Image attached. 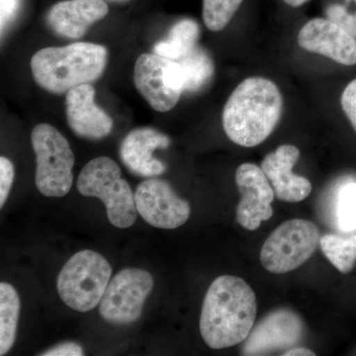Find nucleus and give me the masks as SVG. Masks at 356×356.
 I'll return each instance as SVG.
<instances>
[{"label":"nucleus","mask_w":356,"mask_h":356,"mask_svg":"<svg viewBox=\"0 0 356 356\" xmlns=\"http://www.w3.org/2000/svg\"><path fill=\"white\" fill-rule=\"evenodd\" d=\"M305 325L294 312L280 309L262 318L245 339L243 355H266L288 350L302 341Z\"/></svg>","instance_id":"nucleus-11"},{"label":"nucleus","mask_w":356,"mask_h":356,"mask_svg":"<svg viewBox=\"0 0 356 356\" xmlns=\"http://www.w3.org/2000/svg\"><path fill=\"white\" fill-rule=\"evenodd\" d=\"M104 1H111V2H126V1H129V0H104Z\"/></svg>","instance_id":"nucleus-31"},{"label":"nucleus","mask_w":356,"mask_h":356,"mask_svg":"<svg viewBox=\"0 0 356 356\" xmlns=\"http://www.w3.org/2000/svg\"><path fill=\"white\" fill-rule=\"evenodd\" d=\"M284 356H313L315 355V353L310 350H307V348H292L287 351H285V353H283Z\"/></svg>","instance_id":"nucleus-29"},{"label":"nucleus","mask_w":356,"mask_h":356,"mask_svg":"<svg viewBox=\"0 0 356 356\" xmlns=\"http://www.w3.org/2000/svg\"><path fill=\"white\" fill-rule=\"evenodd\" d=\"M168 58L156 54H143L136 60L134 83L140 95L159 112L175 108L181 93L177 92L166 79Z\"/></svg>","instance_id":"nucleus-15"},{"label":"nucleus","mask_w":356,"mask_h":356,"mask_svg":"<svg viewBox=\"0 0 356 356\" xmlns=\"http://www.w3.org/2000/svg\"><path fill=\"white\" fill-rule=\"evenodd\" d=\"M154 288L152 274L144 269L124 268L110 280L99 314L103 320L115 325H129L139 320L145 302Z\"/></svg>","instance_id":"nucleus-8"},{"label":"nucleus","mask_w":356,"mask_h":356,"mask_svg":"<svg viewBox=\"0 0 356 356\" xmlns=\"http://www.w3.org/2000/svg\"><path fill=\"white\" fill-rule=\"evenodd\" d=\"M184 77V92H196L204 88L214 74V63L209 54L196 47L181 60H177Z\"/></svg>","instance_id":"nucleus-20"},{"label":"nucleus","mask_w":356,"mask_h":356,"mask_svg":"<svg viewBox=\"0 0 356 356\" xmlns=\"http://www.w3.org/2000/svg\"><path fill=\"white\" fill-rule=\"evenodd\" d=\"M341 108L356 132V79L344 88L341 97Z\"/></svg>","instance_id":"nucleus-26"},{"label":"nucleus","mask_w":356,"mask_h":356,"mask_svg":"<svg viewBox=\"0 0 356 356\" xmlns=\"http://www.w3.org/2000/svg\"><path fill=\"white\" fill-rule=\"evenodd\" d=\"M257 297L242 278L222 275L213 281L204 298L200 334L213 350L243 343L254 327Z\"/></svg>","instance_id":"nucleus-1"},{"label":"nucleus","mask_w":356,"mask_h":356,"mask_svg":"<svg viewBox=\"0 0 356 356\" xmlns=\"http://www.w3.org/2000/svg\"><path fill=\"white\" fill-rule=\"evenodd\" d=\"M297 41L307 51L348 67L356 65V38L327 18L308 21L300 30Z\"/></svg>","instance_id":"nucleus-12"},{"label":"nucleus","mask_w":356,"mask_h":356,"mask_svg":"<svg viewBox=\"0 0 356 356\" xmlns=\"http://www.w3.org/2000/svg\"><path fill=\"white\" fill-rule=\"evenodd\" d=\"M20 309L15 288L7 282L0 283V355H6L15 343Z\"/></svg>","instance_id":"nucleus-19"},{"label":"nucleus","mask_w":356,"mask_h":356,"mask_svg":"<svg viewBox=\"0 0 356 356\" xmlns=\"http://www.w3.org/2000/svg\"><path fill=\"white\" fill-rule=\"evenodd\" d=\"M14 181L13 163L6 156L0 158V208L3 207Z\"/></svg>","instance_id":"nucleus-25"},{"label":"nucleus","mask_w":356,"mask_h":356,"mask_svg":"<svg viewBox=\"0 0 356 356\" xmlns=\"http://www.w3.org/2000/svg\"><path fill=\"white\" fill-rule=\"evenodd\" d=\"M109 7L104 0H64L51 7L47 21L54 32L67 39H81L89 28L104 19Z\"/></svg>","instance_id":"nucleus-17"},{"label":"nucleus","mask_w":356,"mask_h":356,"mask_svg":"<svg viewBox=\"0 0 356 356\" xmlns=\"http://www.w3.org/2000/svg\"><path fill=\"white\" fill-rule=\"evenodd\" d=\"M200 28L192 19H182L173 25L168 37L154 46V53L168 60H179L197 47Z\"/></svg>","instance_id":"nucleus-18"},{"label":"nucleus","mask_w":356,"mask_h":356,"mask_svg":"<svg viewBox=\"0 0 356 356\" xmlns=\"http://www.w3.org/2000/svg\"><path fill=\"white\" fill-rule=\"evenodd\" d=\"M40 355L43 356H83L84 355L83 348L81 344L76 343H63L57 344L50 350L44 351Z\"/></svg>","instance_id":"nucleus-27"},{"label":"nucleus","mask_w":356,"mask_h":356,"mask_svg":"<svg viewBox=\"0 0 356 356\" xmlns=\"http://www.w3.org/2000/svg\"><path fill=\"white\" fill-rule=\"evenodd\" d=\"M19 8V0H0V26L1 32L13 19Z\"/></svg>","instance_id":"nucleus-28"},{"label":"nucleus","mask_w":356,"mask_h":356,"mask_svg":"<svg viewBox=\"0 0 356 356\" xmlns=\"http://www.w3.org/2000/svg\"><path fill=\"white\" fill-rule=\"evenodd\" d=\"M282 111L283 97L278 86L266 77H248L236 86L225 104L222 128L238 146L257 147L275 130Z\"/></svg>","instance_id":"nucleus-2"},{"label":"nucleus","mask_w":356,"mask_h":356,"mask_svg":"<svg viewBox=\"0 0 356 356\" xmlns=\"http://www.w3.org/2000/svg\"><path fill=\"white\" fill-rule=\"evenodd\" d=\"M235 179L242 196L236 207V221L243 229L255 231L261 222L273 217L271 204L275 195L273 185L262 168L254 163L238 166Z\"/></svg>","instance_id":"nucleus-10"},{"label":"nucleus","mask_w":356,"mask_h":356,"mask_svg":"<svg viewBox=\"0 0 356 356\" xmlns=\"http://www.w3.org/2000/svg\"><path fill=\"white\" fill-rule=\"evenodd\" d=\"M243 0H203L204 24L213 32L222 31L229 25Z\"/></svg>","instance_id":"nucleus-22"},{"label":"nucleus","mask_w":356,"mask_h":356,"mask_svg":"<svg viewBox=\"0 0 356 356\" xmlns=\"http://www.w3.org/2000/svg\"><path fill=\"white\" fill-rule=\"evenodd\" d=\"M138 213L154 228H179L191 217V205L173 191L165 180L151 177L137 186L135 192Z\"/></svg>","instance_id":"nucleus-9"},{"label":"nucleus","mask_w":356,"mask_h":356,"mask_svg":"<svg viewBox=\"0 0 356 356\" xmlns=\"http://www.w3.org/2000/svg\"><path fill=\"white\" fill-rule=\"evenodd\" d=\"M170 140L165 134L152 128L131 131L122 140L120 156L126 168L140 177H156L165 172V165L154 158L156 149H165Z\"/></svg>","instance_id":"nucleus-16"},{"label":"nucleus","mask_w":356,"mask_h":356,"mask_svg":"<svg viewBox=\"0 0 356 356\" xmlns=\"http://www.w3.org/2000/svg\"><path fill=\"white\" fill-rule=\"evenodd\" d=\"M67 120L72 132L88 140H102L113 129V120L95 103V89L90 83L70 89L65 97Z\"/></svg>","instance_id":"nucleus-13"},{"label":"nucleus","mask_w":356,"mask_h":356,"mask_svg":"<svg viewBox=\"0 0 356 356\" xmlns=\"http://www.w3.org/2000/svg\"><path fill=\"white\" fill-rule=\"evenodd\" d=\"M321 248L330 262L339 273H350L356 264V234L343 236L325 235L321 238Z\"/></svg>","instance_id":"nucleus-21"},{"label":"nucleus","mask_w":356,"mask_h":356,"mask_svg":"<svg viewBox=\"0 0 356 356\" xmlns=\"http://www.w3.org/2000/svg\"><path fill=\"white\" fill-rule=\"evenodd\" d=\"M309 1H310V0H283V2H285L287 6L294 7V8L304 6V4H306L307 2Z\"/></svg>","instance_id":"nucleus-30"},{"label":"nucleus","mask_w":356,"mask_h":356,"mask_svg":"<svg viewBox=\"0 0 356 356\" xmlns=\"http://www.w3.org/2000/svg\"><path fill=\"white\" fill-rule=\"evenodd\" d=\"M33 149L36 156L35 184L47 197H64L74 184V154L70 143L50 124L33 129Z\"/></svg>","instance_id":"nucleus-6"},{"label":"nucleus","mask_w":356,"mask_h":356,"mask_svg":"<svg viewBox=\"0 0 356 356\" xmlns=\"http://www.w3.org/2000/svg\"><path fill=\"white\" fill-rule=\"evenodd\" d=\"M299 158L298 147L282 145L261 161L262 170L273 185L276 197L284 202H301L312 192L311 182L292 172Z\"/></svg>","instance_id":"nucleus-14"},{"label":"nucleus","mask_w":356,"mask_h":356,"mask_svg":"<svg viewBox=\"0 0 356 356\" xmlns=\"http://www.w3.org/2000/svg\"><path fill=\"white\" fill-rule=\"evenodd\" d=\"M76 186L81 195L104 203L109 222L116 228H130L136 222L135 193L113 159L98 156L89 161L79 173Z\"/></svg>","instance_id":"nucleus-4"},{"label":"nucleus","mask_w":356,"mask_h":356,"mask_svg":"<svg viewBox=\"0 0 356 356\" xmlns=\"http://www.w3.org/2000/svg\"><path fill=\"white\" fill-rule=\"evenodd\" d=\"M320 229L305 219L281 224L266 238L261 250V262L269 273L282 274L298 268L310 259L321 243Z\"/></svg>","instance_id":"nucleus-7"},{"label":"nucleus","mask_w":356,"mask_h":356,"mask_svg":"<svg viewBox=\"0 0 356 356\" xmlns=\"http://www.w3.org/2000/svg\"><path fill=\"white\" fill-rule=\"evenodd\" d=\"M337 227L344 233L356 231V182L339 188L337 200Z\"/></svg>","instance_id":"nucleus-23"},{"label":"nucleus","mask_w":356,"mask_h":356,"mask_svg":"<svg viewBox=\"0 0 356 356\" xmlns=\"http://www.w3.org/2000/svg\"><path fill=\"white\" fill-rule=\"evenodd\" d=\"M111 275L112 267L103 255L95 250H81L58 273V296L72 310L91 311L102 302Z\"/></svg>","instance_id":"nucleus-5"},{"label":"nucleus","mask_w":356,"mask_h":356,"mask_svg":"<svg viewBox=\"0 0 356 356\" xmlns=\"http://www.w3.org/2000/svg\"><path fill=\"white\" fill-rule=\"evenodd\" d=\"M348 3L355 4V9L350 13L341 4H332L325 10L327 19L343 27L356 38V0H346Z\"/></svg>","instance_id":"nucleus-24"},{"label":"nucleus","mask_w":356,"mask_h":356,"mask_svg":"<svg viewBox=\"0 0 356 356\" xmlns=\"http://www.w3.org/2000/svg\"><path fill=\"white\" fill-rule=\"evenodd\" d=\"M108 51L102 44L72 43L37 51L30 62L40 88L62 95L83 84L95 83L106 69Z\"/></svg>","instance_id":"nucleus-3"}]
</instances>
